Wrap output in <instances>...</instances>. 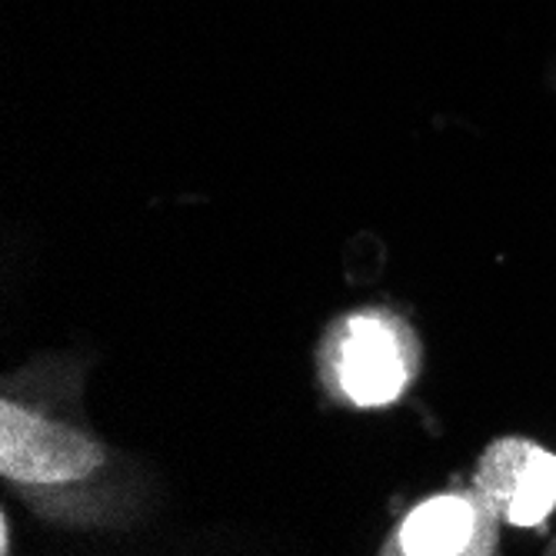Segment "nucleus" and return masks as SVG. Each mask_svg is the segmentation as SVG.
<instances>
[{
  "mask_svg": "<svg viewBox=\"0 0 556 556\" xmlns=\"http://www.w3.org/2000/svg\"><path fill=\"white\" fill-rule=\"evenodd\" d=\"M493 510L480 496H433L407 517L400 530V553L410 556H460L486 553L493 536Z\"/></svg>",
  "mask_w": 556,
  "mask_h": 556,
  "instance_id": "nucleus-4",
  "label": "nucleus"
},
{
  "mask_svg": "<svg viewBox=\"0 0 556 556\" xmlns=\"http://www.w3.org/2000/svg\"><path fill=\"white\" fill-rule=\"evenodd\" d=\"M477 496L514 527H536L556 507V457L523 437L496 440L480 460Z\"/></svg>",
  "mask_w": 556,
  "mask_h": 556,
  "instance_id": "nucleus-2",
  "label": "nucleus"
},
{
  "mask_svg": "<svg viewBox=\"0 0 556 556\" xmlns=\"http://www.w3.org/2000/svg\"><path fill=\"white\" fill-rule=\"evenodd\" d=\"M414 353H403L393 324L383 317H353L340 343V387L361 407H383L403 393Z\"/></svg>",
  "mask_w": 556,
  "mask_h": 556,
  "instance_id": "nucleus-3",
  "label": "nucleus"
},
{
  "mask_svg": "<svg viewBox=\"0 0 556 556\" xmlns=\"http://www.w3.org/2000/svg\"><path fill=\"white\" fill-rule=\"evenodd\" d=\"M104 464L97 440L17 403L0 407V473L21 483H67Z\"/></svg>",
  "mask_w": 556,
  "mask_h": 556,
  "instance_id": "nucleus-1",
  "label": "nucleus"
}]
</instances>
